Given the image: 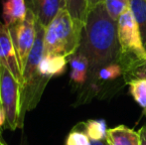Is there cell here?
Returning <instances> with one entry per match:
<instances>
[{
	"instance_id": "obj_20",
	"label": "cell",
	"mask_w": 146,
	"mask_h": 145,
	"mask_svg": "<svg viewBox=\"0 0 146 145\" xmlns=\"http://www.w3.org/2000/svg\"><path fill=\"white\" fill-rule=\"evenodd\" d=\"M138 131L140 134V145H146V125L142 126Z\"/></svg>"
},
{
	"instance_id": "obj_9",
	"label": "cell",
	"mask_w": 146,
	"mask_h": 145,
	"mask_svg": "<svg viewBox=\"0 0 146 145\" xmlns=\"http://www.w3.org/2000/svg\"><path fill=\"white\" fill-rule=\"evenodd\" d=\"M106 142L108 145H140V134L139 131L121 124L108 128Z\"/></svg>"
},
{
	"instance_id": "obj_3",
	"label": "cell",
	"mask_w": 146,
	"mask_h": 145,
	"mask_svg": "<svg viewBox=\"0 0 146 145\" xmlns=\"http://www.w3.org/2000/svg\"><path fill=\"white\" fill-rule=\"evenodd\" d=\"M116 22L120 46L119 63L126 79L135 70L146 65V49L130 7L119 16Z\"/></svg>"
},
{
	"instance_id": "obj_6",
	"label": "cell",
	"mask_w": 146,
	"mask_h": 145,
	"mask_svg": "<svg viewBox=\"0 0 146 145\" xmlns=\"http://www.w3.org/2000/svg\"><path fill=\"white\" fill-rule=\"evenodd\" d=\"M0 64L12 73L14 77L23 83V73L17 51L14 46L9 27L0 21Z\"/></svg>"
},
{
	"instance_id": "obj_16",
	"label": "cell",
	"mask_w": 146,
	"mask_h": 145,
	"mask_svg": "<svg viewBox=\"0 0 146 145\" xmlns=\"http://www.w3.org/2000/svg\"><path fill=\"white\" fill-rule=\"evenodd\" d=\"M121 75H124V70L120 63H112V64L108 65L100 69L98 73L96 79L102 81H110L118 79Z\"/></svg>"
},
{
	"instance_id": "obj_10",
	"label": "cell",
	"mask_w": 146,
	"mask_h": 145,
	"mask_svg": "<svg viewBox=\"0 0 146 145\" xmlns=\"http://www.w3.org/2000/svg\"><path fill=\"white\" fill-rule=\"evenodd\" d=\"M28 8L25 0H4L2 4V18L6 26L14 25L26 18Z\"/></svg>"
},
{
	"instance_id": "obj_8",
	"label": "cell",
	"mask_w": 146,
	"mask_h": 145,
	"mask_svg": "<svg viewBox=\"0 0 146 145\" xmlns=\"http://www.w3.org/2000/svg\"><path fill=\"white\" fill-rule=\"evenodd\" d=\"M69 63L71 66L70 79L76 87H83L88 83L90 65L87 57L81 52L77 51L69 58Z\"/></svg>"
},
{
	"instance_id": "obj_15",
	"label": "cell",
	"mask_w": 146,
	"mask_h": 145,
	"mask_svg": "<svg viewBox=\"0 0 146 145\" xmlns=\"http://www.w3.org/2000/svg\"><path fill=\"white\" fill-rule=\"evenodd\" d=\"M66 9L74 19L85 24L88 13V0H66Z\"/></svg>"
},
{
	"instance_id": "obj_5",
	"label": "cell",
	"mask_w": 146,
	"mask_h": 145,
	"mask_svg": "<svg viewBox=\"0 0 146 145\" xmlns=\"http://www.w3.org/2000/svg\"><path fill=\"white\" fill-rule=\"evenodd\" d=\"M14 46L19 57L20 64L23 69L27 62L28 56L32 51L37 35V20L33 13L28 10L24 20L9 27Z\"/></svg>"
},
{
	"instance_id": "obj_17",
	"label": "cell",
	"mask_w": 146,
	"mask_h": 145,
	"mask_svg": "<svg viewBox=\"0 0 146 145\" xmlns=\"http://www.w3.org/2000/svg\"><path fill=\"white\" fill-rule=\"evenodd\" d=\"M65 145H92V140L84 130V127L80 128L78 124L68 134L65 140Z\"/></svg>"
},
{
	"instance_id": "obj_4",
	"label": "cell",
	"mask_w": 146,
	"mask_h": 145,
	"mask_svg": "<svg viewBox=\"0 0 146 145\" xmlns=\"http://www.w3.org/2000/svg\"><path fill=\"white\" fill-rule=\"evenodd\" d=\"M0 97L5 113V126L9 130L22 128V85L6 68L0 69Z\"/></svg>"
},
{
	"instance_id": "obj_22",
	"label": "cell",
	"mask_w": 146,
	"mask_h": 145,
	"mask_svg": "<svg viewBox=\"0 0 146 145\" xmlns=\"http://www.w3.org/2000/svg\"><path fill=\"white\" fill-rule=\"evenodd\" d=\"M104 1V0H88V11H90L92 8L96 7V5H98V4Z\"/></svg>"
},
{
	"instance_id": "obj_13",
	"label": "cell",
	"mask_w": 146,
	"mask_h": 145,
	"mask_svg": "<svg viewBox=\"0 0 146 145\" xmlns=\"http://www.w3.org/2000/svg\"><path fill=\"white\" fill-rule=\"evenodd\" d=\"M82 124L90 140H106L108 127L104 119H88Z\"/></svg>"
},
{
	"instance_id": "obj_23",
	"label": "cell",
	"mask_w": 146,
	"mask_h": 145,
	"mask_svg": "<svg viewBox=\"0 0 146 145\" xmlns=\"http://www.w3.org/2000/svg\"><path fill=\"white\" fill-rule=\"evenodd\" d=\"M92 145H108L106 140H92Z\"/></svg>"
},
{
	"instance_id": "obj_24",
	"label": "cell",
	"mask_w": 146,
	"mask_h": 145,
	"mask_svg": "<svg viewBox=\"0 0 146 145\" xmlns=\"http://www.w3.org/2000/svg\"><path fill=\"white\" fill-rule=\"evenodd\" d=\"M0 145H7V143H6V142L4 141V140L2 139L1 137H0Z\"/></svg>"
},
{
	"instance_id": "obj_12",
	"label": "cell",
	"mask_w": 146,
	"mask_h": 145,
	"mask_svg": "<svg viewBox=\"0 0 146 145\" xmlns=\"http://www.w3.org/2000/svg\"><path fill=\"white\" fill-rule=\"evenodd\" d=\"M129 93L134 101L146 110V77H134L127 79Z\"/></svg>"
},
{
	"instance_id": "obj_7",
	"label": "cell",
	"mask_w": 146,
	"mask_h": 145,
	"mask_svg": "<svg viewBox=\"0 0 146 145\" xmlns=\"http://www.w3.org/2000/svg\"><path fill=\"white\" fill-rule=\"evenodd\" d=\"M28 10L44 27L50 24L61 9L66 8V0H25Z\"/></svg>"
},
{
	"instance_id": "obj_25",
	"label": "cell",
	"mask_w": 146,
	"mask_h": 145,
	"mask_svg": "<svg viewBox=\"0 0 146 145\" xmlns=\"http://www.w3.org/2000/svg\"><path fill=\"white\" fill-rule=\"evenodd\" d=\"M0 69H1V64H0Z\"/></svg>"
},
{
	"instance_id": "obj_19",
	"label": "cell",
	"mask_w": 146,
	"mask_h": 145,
	"mask_svg": "<svg viewBox=\"0 0 146 145\" xmlns=\"http://www.w3.org/2000/svg\"><path fill=\"white\" fill-rule=\"evenodd\" d=\"M146 77V65L138 68L137 70H135L128 77L125 79V81H127V79H131V77Z\"/></svg>"
},
{
	"instance_id": "obj_18",
	"label": "cell",
	"mask_w": 146,
	"mask_h": 145,
	"mask_svg": "<svg viewBox=\"0 0 146 145\" xmlns=\"http://www.w3.org/2000/svg\"><path fill=\"white\" fill-rule=\"evenodd\" d=\"M104 3L108 15L114 21H117L119 16L129 8V0H104Z\"/></svg>"
},
{
	"instance_id": "obj_14",
	"label": "cell",
	"mask_w": 146,
	"mask_h": 145,
	"mask_svg": "<svg viewBox=\"0 0 146 145\" xmlns=\"http://www.w3.org/2000/svg\"><path fill=\"white\" fill-rule=\"evenodd\" d=\"M129 7L139 27L146 49V0H129Z\"/></svg>"
},
{
	"instance_id": "obj_1",
	"label": "cell",
	"mask_w": 146,
	"mask_h": 145,
	"mask_svg": "<svg viewBox=\"0 0 146 145\" xmlns=\"http://www.w3.org/2000/svg\"><path fill=\"white\" fill-rule=\"evenodd\" d=\"M78 51L87 57L90 65L86 85L96 81L100 69L112 63H119L117 22L108 15L104 2L88 11Z\"/></svg>"
},
{
	"instance_id": "obj_11",
	"label": "cell",
	"mask_w": 146,
	"mask_h": 145,
	"mask_svg": "<svg viewBox=\"0 0 146 145\" xmlns=\"http://www.w3.org/2000/svg\"><path fill=\"white\" fill-rule=\"evenodd\" d=\"M69 58L64 56H45L38 66V71L43 77L51 79L65 73Z\"/></svg>"
},
{
	"instance_id": "obj_2",
	"label": "cell",
	"mask_w": 146,
	"mask_h": 145,
	"mask_svg": "<svg viewBox=\"0 0 146 145\" xmlns=\"http://www.w3.org/2000/svg\"><path fill=\"white\" fill-rule=\"evenodd\" d=\"M84 25L75 20L66 8L61 9L45 27V56H64L70 58L80 48Z\"/></svg>"
},
{
	"instance_id": "obj_21",
	"label": "cell",
	"mask_w": 146,
	"mask_h": 145,
	"mask_svg": "<svg viewBox=\"0 0 146 145\" xmlns=\"http://www.w3.org/2000/svg\"><path fill=\"white\" fill-rule=\"evenodd\" d=\"M5 124V113H4L3 107L1 103V97H0V128Z\"/></svg>"
}]
</instances>
